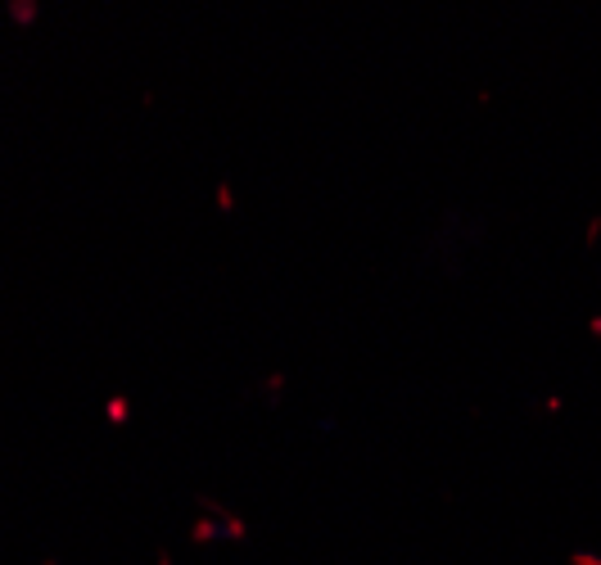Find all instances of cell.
<instances>
[{
    "instance_id": "obj_1",
    "label": "cell",
    "mask_w": 601,
    "mask_h": 565,
    "mask_svg": "<svg viewBox=\"0 0 601 565\" xmlns=\"http://www.w3.org/2000/svg\"><path fill=\"white\" fill-rule=\"evenodd\" d=\"M14 14H19V19L28 23V19H32V0H14Z\"/></svg>"
}]
</instances>
